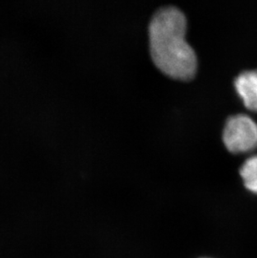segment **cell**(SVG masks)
<instances>
[{
  "label": "cell",
  "mask_w": 257,
  "mask_h": 258,
  "mask_svg": "<svg viewBox=\"0 0 257 258\" xmlns=\"http://www.w3.org/2000/svg\"><path fill=\"white\" fill-rule=\"evenodd\" d=\"M240 175L245 188L257 194V155L250 156L243 163Z\"/></svg>",
  "instance_id": "cell-4"
},
{
  "label": "cell",
  "mask_w": 257,
  "mask_h": 258,
  "mask_svg": "<svg viewBox=\"0 0 257 258\" xmlns=\"http://www.w3.org/2000/svg\"><path fill=\"white\" fill-rule=\"evenodd\" d=\"M187 21L184 14L173 6L160 8L149 26L150 50L154 63L163 73L183 81L193 78L197 57L185 39Z\"/></svg>",
  "instance_id": "cell-1"
},
{
  "label": "cell",
  "mask_w": 257,
  "mask_h": 258,
  "mask_svg": "<svg viewBox=\"0 0 257 258\" xmlns=\"http://www.w3.org/2000/svg\"><path fill=\"white\" fill-rule=\"evenodd\" d=\"M223 141L233 153L252 151L257 147L256 123L244 114L229 117L224 128Z\"/></svg>",
  "instance_id": "cell-2"
},
{
  "label": "cell",
  "mask_w": 257,
  "mask_h": 258,
  "mask_svg": "<svg viewBox=\"0 0 257 258\" xmlns=\"http://www.w3.org/2000/svg\"><path fill=\"white\" fill-rule=\"evenodd\" d=\"M234 83L245 107L257 111V70L243 71L235 78Z\"/></svg>",
  "instance_id": "cell-3"
}]
</instances>
